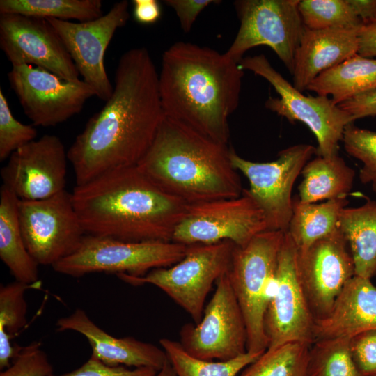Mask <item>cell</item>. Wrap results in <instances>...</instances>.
Masks as SVG:
<instances>
[{
    "instance_id": "83f0119b",
    "label": "cell",
    "mask_w": 376,
    "mask_h": 376,
    "mask_svg": "<svg viewBox=\"0 0 376 376\" xmlns=\"http://www.w3.org/2000/svg\"><path fill=\"white\" fill-rule=\"evenodd\" d=\"M40 281L28 284L15 281L0 288V368L10 366L22 347L12 345L10 337L26 325L27 304L25 292L30 288H40Z\"/></svg>"
},
{
    "instance_id": "484cf974",
    "label": "cell",
    "mask_w": 376,
    "mask_h": 376,
    "mask_svg": "<svg viewBox=\"0 0 376 376\" xmlns=\"http://www.w3.org/2000/svg\"><path fill=\"white\" fill-rule=\"evenodd\" d=\"M301 173L303 180L298 187V198L309 203L347 196L355 175L354 169L338 155H318L305 164Z\"/></svg>"
},
{
    "instance_id": "d6986e66",
    "label": "cell",
    "mask_w": 376,
    "mask_h": 376,
    "mask_svg": "<svg viewBox=\"0 0 376 376\" xmlns=\"http://www.w3.org/2000/svg\"><path fill=\"white\" fill-rule=\"evenodd\" d=\"M299 274L315 319L327 316L346 283L355 275L354 261L340 228L297 250Z\"/></svg>"
},
{
    "instance_id": "f1b7e54d",
    "label": "cell",
    "mask_w": 376,
    "mask_h": 376,
    "mask_svg": "<svg viewBox=\"0 0 376 376\" xmlns=\"http://www.w3.org/2000/svg\"><path fill=\"white\" fill-rule=\"evenodd\" d=\"M100 0H1L0 14H19L29 17L77 19L88 22L101 17Z\"/></svg>"
},
{
    "instance_id": "7a4b0ae2",
    "label": "cell",
    "mask_w": 376,
    "mask_h": 376,
    "mask_svg": "<svg viewBox=\"0 0 376 376\" xmlns=\"http://www.w3.org/2000/svg\"><path fill=\"white\" fill-rule=\"evenodd\" d=\"M244 70L212 48L177 42L163 54L159 90L165 116L226 146Z\"/></svg>"
},
{
    "instance_id": "ba28073f",
    "label": "cell",
    "mask_w": 376,
    "mask_h": 376,
    "mask_svg": "<svg viewBox=\"0 0 376 376\" xmlns=\"http://www.w3.org/2000/svg\"><path fill=\"white\" fill-rule=\"evenodd\" d=\"M239 64L243 70L265 79L279 95V98L269 97L266 101L267 109L290 122L301 121L307 125L317 139L318 155L330 157L338 155L344 130L354 122L350 114L327 96L304 95L276 71L263 54L243 58Z\"/></svg>"
},
{
    "instance_id": "f6af8a7d",
    "label": "cell",
    "mask_w": 376,
    "mask_h": 376,
    "mask_svg": "<svg viewBox=\"0 0 376 376\" xmlns=\"http://www.w3.org/2000/svg\"><path fill=\"white\" fill-rule=\"evenodd\" d=\"M373 190L376 192V179L374 180L372 182Z\"/></svg>"
},
{
    "instance_id": "e575fe53",
    "label": "cell",
    "mask_w": 376,
    "mask_h": 376,
    "mask_svg": "<svg viewBox=\"0 0 376 376\" xmlns=\"http://www.w3.org/2000/svg\"><path fill=\"white\" fill-rule=\"evenodd\" d=\"M36 129L23 124L13 115L8 102L0 89V161H4L19 148L36 140Z\"/></svg>"
},
{
    "instance_id": "ee69618b",
    "label": "cell",
    "mask_w": 376,
    "mask_h": 376,
    "mask_svg": "<svg viewBox=\"0 0 376 376\" xmlns=\"http://www.w3.org/2000/svg\"><path fill=\"white\" fill-rule=\"evenodd\" d=\"M155 376H177L169 360L165 365L157 372Z\"/></svg>"
},
{
    "instance_id": "44dd1931",
    "label": "cell",
    "mask_w": 376,
    "mask_h": 376,
    "mask_svg": "<svg viewBox=\"0 0 376 376\" xmlns=\"http://www.w3.org/2000/svg\"><path fill=\"white\" fill-rule=\"evenodd\" d=\"M359 30L306 27L295 56L293 86L303 92L322 72L357 54Z\"/></svg>"
},
{
    "instance_id": "52a82bcc",
    "label": "cell",
    "mask_w": 376,
    "mask_h": 376,
    "mask_svg": "<svg viewBox=\"0 0 376 376\" xmlns=\"http://www.w3.org/2000/svg\"><path fill=\"white\" fill-rule=\"evenodd\" d=\"M187 249V245L172 241L127 242L86 235L77 249L52 268L76 278L100 272L141 277L154 269L175 265Z\"/></svg>"
},
{
    "instance_id": "4316f807",
    "label": "cell",
    "mask_w": 376,
    "mask_h": 376,
    "mask_svg": "<svg viewBox=\"0 0 376 376\" xmlns=\"http://www.w3.org/2000/svg\"><path fill=\"white\" fill-rule=\"evenodd\" d=\"M348 203L347 196L327 200L321 203H303L293 199L292 215L286 232L298 251H304L316 241L339 228L341 211Z\"/></svg>"
},
{
    "instance_id": "d4e9b609",
    "label": "cell",
    "mask_w": 376,
    "mask_h": 376,
    "mask_svg": "<svg viewBox=\"0 0 376 376\" xmlns=\"http://www.w3.org/2000/svg\"><path fill=\"white\" fill-rule=\"evenodd\" d=\"M338 226L354 261L355 275L370 279L376 273V201L345 207Z\"/></svg>"
},
{
    "instance_id": "e0dca14e",
    "label": "cell",
    "mask_w": 376,
    "mask_h": 376,
    "mask_svg": "<svg viewBox=\"0 0 376 376\" xmlns=\"http://www.w3.org/2000/svg\"><path fill=\"white\" fill-rule=\"evenodd\" d=\"M0 47L12 65L33 64L63 79L81 80L61 37L47 19L0 14Z\"/></svg>"
},
{
    "instance_id": "30bf717a",
    "label": "cell",
    "mask_w": 376,
    "mask_h": 376,
    "mask_svg": "<svg viewBox=\"0 0 376 376\" xmlns=\"http://www.w3.org/2000/svg\"><path fill=\"white\" fill-rule=\"evenodd\" d=\"M18 216L26 246L39 265L52 267L71 255L86 235L65 189L42 200H19Z\"/></svg>"
},
{
    "instance_id": "bcb514c9",
    "label": "cell",
    "mask_w": 376,
    "mask_h": 376,
    "mask_svg": "<svg viewBox=\"0 0 376 376\" xmlns=\"http://www.w3.org/2000/svg\"><path fill=\"white\" fill-rule=\"evenodd\" d=\"M374 376H376V375H374Z\"/></svg>"
},
{
    "instance_id": "4dcf8cb0",
    "label": "cell",
    "mask_w": 376,
    "mask_h": 376,
    "mask_svg": "<svg viewBox=\"0 0 376 376\" xmlns=\"http://www.w3.org/2000/svg\"><path fill=\"white\" fill-rule=\"evenodd\" d=\"M311 345L292 342L267 349L240 376H306Z\"/></svg>"
},
{
    "instance_id": "9c48e42d",
    "label": "cell",
    "mask_w": 376,
    "mask_h": 376,
    "mask_svg": "<svg viewBox=\"0 0 376 376\" xmlns=\"http://www.w3.org/2000/svg\"><path fill=\"white\" fill-rule=\"evenodd\" d=\"M299 0H239L234 3L240 21L238 32L225 54L240 63L244 54L267 45L292 73L296 51L306 26Z\"/></svg>"
},
{
    "instance_id": "6da1fadb",
    "label": "cell",
    "mask_w": 376,
    "mask_h": 376,
    "mask_svg": "<svg viewBox=\"0 0 376 376\" xmlns=\"http://www.w3.org/2000/svg\"><path fill=\"white\" fill-rule=\"evenodd\" d=\"M164 117L159 73L148 50L141 47L127 51L118 61L111 95L67 150L76 185L137 166Z\"/></svg>"
},
{
    "instance_id": "277c9868",
    "label": "cell",
    "mask_w": 376,
    "mask_h": 376,
    "mask_svg": "<svg viewBox=\"0 0 376 376\" xmlns=\"http://www.w3.org/2000/svg\"><path fill=\"white\" fill-rule=\"evenodd\" d=\"M137 167L187 205L237 198L244 189L226 146L165 115Z\"/></svg>"
},
{
    "instance_id": "f35d334b",
    "label": "cell",
    "mask_w": 376,
    "mask_h": 376,
    "mask_svg": "<svg viewBox=\"0 0 376 376\" xmlns=\"http://www.w3.org/2000/svg\"><path fill=\"white\" fill-rule=\"evenodd\" d=\"M219 1L214 0H166L164 3L172 8L176 13L180 26L184 32H189L201 12L211 3Z\"/></svg>"
},
{
    "instance_id": "74e56055",
    "label": "cell",
    "mask_w": 376,
    "mask_h": 376,
    "mask_svg": "<svg viewBox=\"0 0 376 376\" xmlns=\"http://www.w3.org/2000/svg\"><path fill=\"white\" fill-rule=\"evenodd\" d=\"M157 372L151 368L130 369L125 366H108L91 354L77 369L61 375L52 374L49 376H155Z\"/></svg>"
},
{
    "instance_id": "5bb4252c",
    "label": "cell",
    "mask_w": 376,
    "mask_h": 376,
    "mask_svg": "<svg viewBox=\"0 0 376 376\" xmlns=\"http://www.w3.org/2000/svg\"><path fill=\"white\" fill-rule=\"evenodd\" d=\"M314 324L315 318L299 274L297 248L285 232L265 319L267 349L292 342L312 345Z\"/></svg>"
},
{
    "instance_id": "ffe728a7",
    "label": "cell",
    "mask_w": 376,
    "mask_h": 376,
    "mask_svg": "<svg viewBox=\"0 0 376 376\" xmlns=\"http://www.w3.org/2000/svg\"><path fill=\"white\" fill-rule=\"evenodd\" d=\"M56 325L59 331L70 330L84 336L91 347V354L108 366L146 367L159 371L168 361L163 349L133 337L116 338L95 324L80 308L59 318Z\"/></svg>"
},
{
    "instance_id": "cb8c5ba5",
    "label": "cell",
    "mask_w": 376,
    "mask_h": 376,
    "mask_svg": "<svg viewBox=\"0 0 376 376\" xmlns=\"http://www.w3.org/2000/svg\"><path fill=\"white\" fill-rule=\"evenodd\" d=\"M308 90L318 95H331L338 105L360 94L376 89V58L358 54L318 75Z\"/></svg>"
},
{
    "instance_id": "ac0fdd59",
    "label": "cell",
    "mask_w": 376,
    "mask_h": 376,
    "mask_svg": "<svg viewBox=\"0 0 376 376\" xmlns=\"http://www.w3.org/2000/svg\"><path fill=\"white\" fill-rule=\"evenodd\" d=\"M68 160L61 139L45 134L10 155L1 169L3 185L19 200L49 198L65 189Z\"/></svg>"
},
{
    "instance_id": "8992f818",
    "label": "cell",
    "mask_w": 376,
    "mask_h": 376,
    "mask_svg": "<svg viewBox=\"0 0 376 376\" xmlns=\"http://www.w3.org/2000/svg\"><path fill=\"white\" fill-rule=\"evenodd\" d=\"M235 246L229 240L187 245L185 256L172 266L154 269L141 277L116 276L133 285L148 283L157 287L197 324L213 284L228 270Z\"/></svg>"
},
{
    "instance_id": "9a60e30c",
    "label": "cell",
    "mask_w": 376,
    "mask_h": 376,
    "mask_svg": "<svg viewBox=\"0 0 376 376\" xmlns=\"http://www.w3.org/2000/svg\"><path fill=\"white\" fill-rule=\"evenodd\" d=\"M8 78L24 113L34 126L52 127L66 121L95 95L83 80H65L31 65H12Z\"/></svg>"
},
{
    "instance_id": "603a6c76",
    "label": "cell",
    "mask_w": 376,
    "mask_h": 376,
    "mask_svg": "<svg viewBox=\"0 0 376 376\" xmlns=\"http://www.w3.org/2000/svg\"><path fill=\"white\" fill-rule=\"evenodd\" d=\"M17 196L2 185L0 189V258L15 281L38 282L39 264L29 253L18 216Z\"/></svg>"
},
{
    "instance_id": "2e32d148",
    "label": "cell",
    "mask_w": 376,
    "mask_h": 376,
    "mask_svg": "<svg viewBox=\"0 0 376 376\" xmlns=\"http://www.w3.org/2000/svg\"><path fill=\"white\" fill-rule=\"evenodd\" d=\"M128 7L127 1H118L106 14L84 22L47 19L61 37L82 80L105 102L113 86L104 67V54L116 31L128 21Z\"/></svg>"
},
{
    "instance_id": "ab89813d",
    "label": "cell",
    "mask_w": 376,
    "mask_h": 376,
    "mask_svg": "<svg viewBox=\"0 0 376 376\" xmlns=\"http://www.w3.org/2000/svg\"><path fill=\"white\" fill-rule=\"evenodd\" d=\"M338 107L350 114L354 121L376 116V89L360 94L338 104Z\"/></svg>"
},
{
    "instance_id": "60d3db41",
    "label": "cell",
    "mask_w": 376,
    "mask_h": 376,
    "mask_svg": "<svg viewBox=\"0 0 376 376\" xmlns=\"http://www.w3.org/2000/svg\"><path fill=\"white\" fill-rule=\"evenodd\" d=\"M134 17L141 24H153L161 15V8L156 0H134Z\"/></svg>"
},
{
    "instance_id": "d6a6232c",
    "label": "cell",
    "mask_w": 376,
    "mask_h": 376,
    "mask_svg": "<svg viewBox=\"0 0 376 376\" xmlns=\"http://www.w3.org/2000/svg\"><path fill=\"white\" fill-rule=\"evenodd\" d=\"M298 9L309 29H359L363 25L347 0H299Z\"/></svg>"
},
{
    "instance_id": "d590c367",
    "label": "cell",
    "mask_w": 376,
    "mask_h": 376,
    "mask_svg": "<svg viewBox=\"0 0 376 376\" xmlns=\"http://www.w3.org/2000/svg\"><path fill=\"white\" fill-rule=\"evenodd\" d=\"M38 341L22 347L10 367L1 372L0 376H49L53 367L47 355Z\"/></svg>"
},
{
    "instance_id": "7402d4cb",
    "label": "cell",
    "mask_w": 376,
    "mask_h": 376,
    "mask_svg": "<svg viewBox=\"0 0 376 376\" xmlns=\"http://www.w3.org/2000/svg\"><path fill=\"white\" fill-rule=\"evenodd\" d=\"M370 330H376V286L370 279L354 275L336 299L330 313L315 320L313 343L351 339Z\"/></svg>"
},
{
    "instance_id": "8fae6325",
    "label": "cell",
    "mask_w": 376,
    "mask_h": 376,
    "mask_svg": "<svg viewBox=\"0 0 376 376\" xmlns=\"http://www.w3.org/2000/svg\"><path fill=\"white\" fill-rule=\"evenodd\" d=\"M265 230H268L267 224L263 210L244 189L237 198L188 205L171 241L191 245L229 240L243 246Z\"/></svg>"
},
{
    "instance_id": "3957f363",
    "label": "cell",
    "mask_w": 376,
    "mask_h": 376,
    "mask_svg": "<svg viewBox=\"0 0 376 376\" xmlns=\"http://www.w3.org/2000/svg\"><path fill=\"white\" fill-rule=\"evenodd\" d=\"M72 194L86 235L127 242H171L188 208L137 166L113 170L76 185Z\"/></svg>"
},
{
    "instance_id": "836d02e7",
    "label": "cell",
    "mask_w": 376,
    "mask_h": 376,
    "mask_svg": "<svg viewBox=\"0 0 376 376\" xmlns=\"http://www.w3.org/2000/svg\"><path fill=\"white\" fill-rule=\"evenodd\" d=\"M342 141L345 151L363 164L359 172L361 181L372 182L376 179V132L350 123L344 130Z\"/></svg>"
},
{
    "instance_id": "5b68a950",
    "label": "cell",
    "mask_w": 376,
    "mask_h": 376,
    "mask_svg": "<svg viewBox=\"0 0 376 376\" xmlns=\"http://www.w3.org/2000/svg\"><path fill=\"white\" fill-rule=\"evenodd\" d=\"M284 233L265 230L243 246L235 245L227 272L245 320L247 352L251 353L263 354L268 347L265 319Z\"/></svg>"
},
{
    "instance_id": "4fadbf2b",
    "label": "cell",
    "mask_w": 376,
    "mask_h": 376,
    "mask_svg": "<svg viewBox=\"0 0 376 376\" xmlns=\"http://www.w3.org/2000/svg\"><path fill=\"white\" fill-rule=\"evenodd\" d=\"M315 153V147L297 144L281 150L272 162H254L229 149L232 165L249 180L250 187L246 189L263 210L268 230H288L292 215L293 185Z\"/></svg>"
},
{
    "instance_id": "1f68e13d",
    "label": "cell",
    "mask_w": 376,
    "mask_h": 376,
    "mask_svg": "<svg viewBox=\"0 0 376 376\" xmlns=\"http://www.w3.org/2000/svg\"><path fill=\"white\" fill-rule=\"evenodd\" d=\"M350 340L331 338L313 343L306 376H361L352 356Z\"/></svg>"
},
{
    "instance_id": "b9f144b4",
    "label": "cell",
    "mask_w": 376,
    "mask_h": 376,
    "mask_svg": "<svg viewBox=\"0 0 376 376\" xmlns=\"http://www.w3.org/2000/svg\"><path fill=\"white\" fill-rule=\"evenodd\" d=\"M358 54L368 58L376 57V22L363 25L358 31Z\"/></svg>"
},
{
    "instance_id": "8d00e7d4",
    "label": "cell",
    "mask_w": 376,
    "mask_h": 376,
    "mask_svg": "<svg viewBox=\"0 0 376 376\" xmlns=\"http://www.w3.org/2000/svg\"><path fill=\"white\" fill-rule=\"evenodd\" d=\"M350 352L361 376L376 375V330L361 333L350 340Z\"/></svg>"
},
{
    "instance_id": "7bdbcfd3",
    "label": "cell",
    "mask_w": 376,
    "mask_h": 376,
    "mask_svg": "<svg viewBox=\"0 0 376 376\" xmlns=\"http://www.w3.org/2000/svg\"><path fill=\"white\" fill-rule=\"evenodd\" d=\"M363 25L376 22V0H347Z\"/></svg>"
},
{
    "instance_id": "7c38bea8",
    "label": "cell",
    "mask_w": 376,
    "mask_h": 376,
    "mask_svg": "<svg viewBox=\"0 0 376 376\" xmlns=\"http://www.w3.org/2000/svg\"><path fill=\"white\" fill-rule=\"evenodd\" d=\"M215 284L201 321L183 325L179 342L198 359L228 361L247 352L246 327L228 273Z\"/></svg>"
},
{
    "instance_id": "f546056e",
    "label": "cell",
    "mask_w": 376,
    "mask_h": 376,
    "mask_svg": "<svg viewBox=\"0 0 376 376\" xmlns=\"http://www.w3.org/2000/svg\"><path fill=\"white\" fill-rule=\"evenodd\" d=\"M159 343L177 376H237L262 354L246 352L228 361H207L190 355L179 341L163 338Z\"/></svg>"
}]
</instances>
